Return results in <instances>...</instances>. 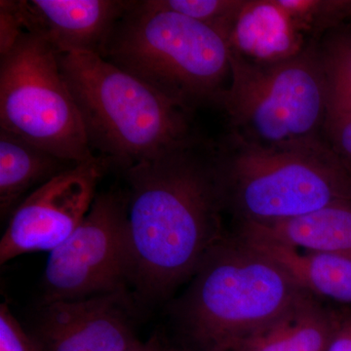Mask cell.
<instances>
[{
  "mask_svg": "<svg viewBox=\"0 0 351 351\" xmlns=\"http://www.w3.org/2000/svg\"><path fill=\"white\" fill-rule=\"evenodd\" d=\"M124 174L129 284L160 299L193 278L225 237L215 144L199 138Z\"/></svg>",
  "mask_w": 351,
  "mask_h": 351,
  "instance_id": "obj_1",
  "label": "cell"
},
{
  "mask_svg": "<svg viewBox=\"0 0 351 351\" xmlns=\"http://www.w3.org/2000/svg\"><path fill=\"white\" fill-rule=\"evenodd\" d=\"M92 152L125 171L199 138L193 112L94 53L59 54Z\"/></svg>",
  "mask_w": 351,
  "mask_h": 351,
  "instance_id": "obj_2",
  "label": "cell"
},
{
  "mask_svg": "<svg viewBox=\"0 0 351 351\" xmlns=\"http://www.w3.org/2000/svg\"><path fill=\"white\" fill-rule=\"evenodd\" d=\"M308 295L271 258L225 237L191 278L176 315L198 351H230Z\"/></svg>",
  "mask_w": 351,
  "mask_h": 351,
  "instance_id": "obj_3",
  "label": "cell"
},
{
  "mask_svg": "<svg viewBox=\"0 0 351 351\" xmlns=\"http://www.w3.org/2000/svg\"><path fill=\"white\" fill-rule=\"evenodd\" d=\"M101 56L193 113L218 106L230 85L225 34L152 0L130 1Z\"/></svg>",
  "mask_w": 351,
  "mask_h": 351,
  "instance_id": "obj_4",
  "label": "cell"
},
{
  "mask_svg": "<svg viewBox=\"0 0 351 351\" xmlns=\"http://www.w3.org/2000/svg\"><path fill=\"white\" fill-rule=\"evenodd\" d=\"M215 156L223 207L239 223H279L351 201V175L327 144L274 149L228 133Z\"/></svg>",
  "mask_w": 351,
  "mask_h": 351,
  "instance_id": "obj_5",
  "label": "cell"
},
{
  "mask_svg": "<svg viewBox=\"0 0 351 351\" xmlns=\"http://www.w3.org/2000/svg\"><path fill=\"white\" fill-rule=\"evenodd\" d=\"M230 54V85L217 106L228 117V133L274 149L327 144V88L318 41L279 63L255 64Z\"/></svg>",
  "mask_w": 351,
  "mask_h": 351,
  "instance_id": "obj_6",
  "label": "cell"
},
{
  "mask_svg": "<svg viewBox=\"0 0 351 351\" xmlns=\"http://www.w3.org/2000/svg\"><path fill=\"white\" fill-rule=\"evenodd\" d=\"M0 58V130L71 162L96 156L56 49L38 34L24 32Z\"/></svg>",
  "mask_w": 351,
  "mask_h": 351,
  "instance_id": "obj_7",
  "label": "cell"
},
{
  "mask_svg": "<svg viewBox=\"0 0 351 351\" xmlns=\"http://www.w3.org/2000/svg\"><path fill=\"white\" fill-rule=\"evenodd\" d=\"M126 223V193L97 195L75 232L50 252L43 304L124 293L129 284Z\"/></svg>",
  "mask_w": 351,
  "mask_h": 351,
  "instance_id": "obj_8",
  "label": "cell"
},
{
  "mask_svg": "<svg viewBox=\"0 0 351 351\" xmlns=\"http://www.w3.org/2000/svg\"><path fill=\"white\" fill-rule=\"evenodd\" d=\"M108 168L106 159L95 156L29 193L10 216L0 241V263L32 252L50 253L64 243L89 212Z\"/></svg>",
  "mask_w": 351,
  "mask_h": 351,
  "instance_id": "obj_9",
  "label": "cell"
},
{
  "mask_svg": "<svg viewBox=\"0 0 351 351\" xmlns=\"http://www.w3.org/2000/svg\"><path fill=\"white\" fill-rule=\"evenodd\" d=\"M31 335L39 351H126L140 341L124 293L43 304Z\"/></svg>",
  "mask_w": 351,
  "mask_h": 351,
  "instance_id": "obj_10",
  "label": "cell"
},
{
  "mask_svg": "<svg viewBox=\"0 0 351 351\" xmlns=\"http://www.w3.org/2000/svg\"><path fill=\"white\" fill-rule=\"evenodd\" d=\"M129 4L119 0L19 1L25 32L46 39L59 54L101 55Z\"/></svg>",
  "mask_w": 351,
  "mask_h": 351,
  "instance_id": "obj_11",
  "label": "cell"
},
{
  "mask_svg": "<svg viewBox=\"0 0 351 351\" xmlns=\"http://www.w3.org/2000/svg\"><path fill=\"white\" fill-rule=\"evenodd\" d=\"M311 43L277 0H244L228 34L230 52L255 64L285 61Z\"/></svg>",
  "mask_w": 351,
  "mask_h": 351,
  "instance_id": "obj_12",
  "label": "cell"
},
{
  "mask_svg": "<svg viewBox=\"0 0 351 351\" xmlns=\"http://www.w3.org/2000/svg\"><path fill=\"white\" fill-rule=\"evenodd\" d=\"M237 237L271 258L306 294L319 301L351 306V258L298 250L249 233Z\"/></svg>",
  "mask_w": 351,
  "mask_h": 351,
  "instance_id": "obj_13",
  "label": "cell"
},
{
  "mask_svg": "<svg viewBox=\"0 0 351 351\" xmlns=\"http://www.w3.org/2000/svg\"><path fill=\"white\" fill-rule=\"evenodd\" d=\"M239 232L257 235L298 250L351 258V201H341L279 223H239Z\"/></svg>",
  "mask_w": 351,
  "mask_h": 351,
  "instance_id": "obj_14",
  "label": "cell"
},
{
  "mask_svg": "<svg viewBox=\"0 0 351 351\" xmlns=\"http://www.w3.org/2000/svg\"><path fill=\"white\" fill-rule=\"evenodd\" d=\"M337 318L338 311L308 295L230 351H325Z\"/></svg>",
  "mask_w": 351,
  "mask_h": 351,
  "instance_id": "obj_15",
  "label": "cell"
},
{
  "mask_svg": "<svg viewBox=\"0 0 351 351\" xmlns=\"http://www.w3.org/2000/svg\"><path fill=\"white\" fill-rule=\"evenodd\" d=\"M77 163L66 160L0 130V212L12 215L23 196Z\"/></svg>",
  "mask_w": 351,
  "mask_h": 351,
  "instance_id": "obj_16",
  "label": "cell"
},
{
  "mask_svg": "<svg viewBox=\"0 0 351 351\" xmlns=\"http://www.w3.org/2000/svg\"><path fill=\"white\" fill-rule=\"evenodd\" d=\"M318 48L326 82L328 117L351 112V25L328 32L318 41Z\"/></svg>",
  "mask_w": 351,
  "mask_h": 351,
  "instance_id": "obj_17",
  "label": "cell"
},
{
  "mask_svg": "<svg viewBox=\"0 0 351 351\" xmlns=\"http://www.w3.org/2000/svg\"><path fill=\"white\" fill-rule=\"evenodd\" d=\"M309 40L319 41L328 32L351 19V0H277Z\"/></svg>",
  "mask_w": 351,
  "mask_h": 351,
  "instance_id": "obj_18",
  "label": "cell"
},
{
  "mask_svg": "<svg viewBox=\"0 0 351 351\" xmlns=\"http://www.w3.org/2000/svg\"><path fill=\"white\" fill-rule=\"evenodd\" d=\"M163 10L184 16L228 34L237 18L244 0H152Z\"/></svg>",
  "mask_w": 351,
  "mask_h": 351,
  "instance_id": "obj_19",
  "label": "cell"
},
{
  "mask_svg": "<svg viewBox=\"0 0 351 351\" xmlns=\"http://www.w3.org/2000/svg\"><path fill=\"white\" fill-rule=\"evenodd\" d=\"M324 137L328 147L351 175V113L328 117Z\"/></svg>",
  "mask_w": 351,
  "mask_h": 351,
  "instance_id": "obj_20",
  "label": "cell"
},
{
  "mask_svg": "<svg viewBox=\"0 0 351 351\" xmlns=\"http://www.w3.org/2000/svg\"><path fill=\"white\" fill-rule=\"evenodd\" d=\"M0 351H39L32 339L6 302L0 306Z\"/></svg>",
  "mask_w": 351,
  "mask_h": 351,
  "instance_id": "obj_21",
  "label": "cell"
},
{
  "mask_svg": "<svg viewBox=\"0 0 351 351\" xmlns=\"http://www.w3.org/2000/svg\"><path fill=\"white\" fill-rule=\"evenodd\" d=\"M25 27L19 1H0V57L5 56L18 43Z\"/></svg>",
  "mask_w": 351,
  "mask_h": 351,
  "instance_id": "obj_22",
  "label": "cell"
},
{
  "mask_svg": "<svg viewBox=\"0 0 351 351\" xmlns=\"http://www.w3.org/2000/svg\"><path fill=\"white\" fill-rule=\"evenodd\" d=\"M325 351H351V313H339Z\"/></svg>",
  "mask_w": 351,
  "mask_h": 351,
  "instance_id": "obj_23",
  "label": "cell"
},
{
  "mask_svg": "<svg viewBox=\"0 0 351 351\" xmlns=\"http://www.w3.org/2000/svg\"><path fill=\"white\" fill-rule=\"evenodd\" d=\"M163 350L164 346L161 345L160 341L156 337H154V338L149 339L145 343H143L141 341H138L135 346H132L131 348L126 351H163Z\"/></svg>",
  "mask_w": 351,
  "mask_h": 351,
  "instance_id": "obj_24",
  "label": "cell"
},
{
  "mask_svg": "<svg viewBox=\"0 0 351 351\" xmlns=\"http://www.w3.org/2000/svg\"><path fill=\"white\" fill-rule=\"evenodd\" d=\"M163 351H181V350H174V348H164Z\"/></svg>",
  "mask_w": 351,
  "mask_h": 351,
  "instance_id": "obj_25",
  "label": "cell"
},
{
  "mask_svg": "<svg viewBox=\"0 0 351 351\" xmlns=\"http://www.w3.org/2000/svg\"><path fill=\"white\" fill-rule=\"evenodd\" d=\"M346 113H351V112H346Z\"/></svg>",
  "mask_w": 351,
  "mask_h": 351,
  "instance_id": "obj_26",
  "label": "cell"
}]
</instances>
